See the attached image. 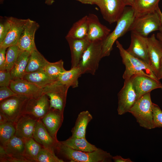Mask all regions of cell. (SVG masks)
I'll list each match as a JSON object with an SVG mask.
<instances>
[{
	"label": "cell",
	"instance_id": "cell-42",
	"mask_svg": "<svg viewBox=\"0 0 162 162\" xmlns=\"http://www.w3.org/2000/svg\"><path fill=\"white\" fill-rule=\"evenodd\" d=\"M112 160L115 162H132L129 158H124L120 156L116 155L112 157Z\"/></svg>",
	"mask_w": 162,
	"mask_h": 162
},
{
	"label": "cell",
	"instance_id": "cell-39",
	"mask_svg": "<svg viewBox=\"0 0 162 162\" xmlns=\"http://www.w3.org/2000/svg\"><path fill=\"white\" fill-rule=\"evenodd\" d=\"M12 80L10 71L0 70V86H9Z\"/></svg>",
	"mask_w": 162,
	"mask_h": 162
},
{
	"label": "cell",
	"instance_id": "cell-21",
	"mask_svg": "<svg viewBox=\"0 0 162 162\" xmlns=\"http://www.w3.org/2000/svg\"><path fill=\"white\" fill-rule=\"evenodd\" d=\"M63 112L54 109H50L47 113L40 119L51 136L58 140L57 134L62 125Z\"/></svg>",
	"mask_w": 162,
	"mask_h": 162
},
{
	"label": "cell",
	"instance_id": "cell-27",
	"mask_svg": "<svg viewBox=\"0 0 162 162\" xmlns=\"http://www.w3.org/2000/svg\"><path fill=\"white\" fill-rule=\"evenodd\" d=\"M31 53L22 51L10 71L12 80L22 79L26 74V68Z\"/></svg>",
	"mask_w": 162,
	"mask_h": 162
},
{
	"label": "cell",
	"instance_id": "cell-20",
	"mask_svg": "<svg viewBox=\"0 0 162 162\" xmlns=\"http://www.w3.org/2000/svg\"><path fill=\"white\" fill-rule=\"evenodd\" d=\"M38 119L24 114L16 123L15 135L22 139L32 137Z\"/></svg>",
	"mask_w": 162,
	"mask_h": 162
},
{
	"label": "cell",
	"instance_id": "cell-13",
	"mask_svg": "<svg viewBox=\"0 0 162 162\" xmlns=\"http://www.w3.org/2000/svg\"><path fill=\"white\" fill-rule=\"evenodd\" d=\"M147 38L131 32V43L126 50L131 55L143 61L150 65L148 54Z\"/></svg>",
	"mask_w": 162,
	"mask_h": 162
},
{
	"label": "cell",
	"instance_id": "cell-31",
	"mask_svg": "<svg viewBox=\"0 0 162 162\" xmlns=\"http://www.w3.org/2000/svg\"><path fill=\"white\" fill-rule=\"evenodd\" d=\"M60 142L73 149L82 152H92L98 148L89 142L86 137L76 138L71 136L66 140Z\"/></svg>",
	"mask_w": 162,
	"mask_h": 162
},
{
	"label": "cell",
	"instance_id": "cell-48",
	"mask_svg": "<svg viewBox=\"0 0 162 162\" xmlns=\"http://www.w3.org/2000/svg\"><path fill=\"white\" fill-rule=\"evenodd\" d=\"M156 11L160 17L161 26H162V13L159 7L157 9Z\"/></svg>",
	"mask_w": 162,
	"mask_h": 162
},
{
	"label": "cell",
	"instance_id": "cell-1",
	"mask_svg": "<svg viewBox=\"0 0 162 162\" xmlns=\"http://www.w3.org/2000/svg\"><path fill=\"white\" fill-rule=\"evenodd\" d=\"M116 42L122 63L125 66V70L122 76L123 79L129 80L133 76L142 75L159 80L148 64L129 54L118 40Z\"/></svg>",
	"mask_w": 162,
	"mask_h": 162
},
{
	"label": "cell",
	"instance_id": "cell-49",
	"mask_svg": "<svg viewBox=\"0 0 162 162\" xmlns=\"http://www.w3.org/2000/svg\"><path fill=\"white\" fill-rule=\"evenodd\" d=\"M54 0H46L45 3L48 5H51L54 2Z\"/></svg>",
	"mask_w": 162,
	"mask_h": 162
},
{
	"label": "cell",
	"instance_id": "cell-15",
	"mask_svg": "<svg viewBox=\"0 0 162 162\" xmlns=\"http://www.w3.org/2000/svg\"><path fill=\"white\" fill-rule=\"evenodd\" d=\"M88 28L87 39L90 42L104 40L110 33L111 30L100 22L93 14L88 15Z\"/></svg>",
	"mask_w": 162,
	"mask_h": 162
},
{
	"label": "cell",
	"instance_id": "cell-40",
	"mask_svg": "<svg viewBox=\"0 0 162 162\" xmlns=\"http://www.w3.org/2000/svg\"><path fill=\"white\" fill-rule=\"evenodd\" d=\"M18 94L14 92L9 86H3L0 87V101L10 97Z\"/></svg>",
	"mask_w": 162,
	"mask_h": 162
},
{
	"label": "cell",
	"instance_id": "cell-11",
	"mask_svg": "<svg viewBox=\"0 0 162 162\" xmlns=\"http://www.w3.org/2000/svg\"><path fill=\"white\" fill-rule=\"evenodd\" d=\"M39 25L36 21L29 19L25 25L22 33L16 44L22 51L31 53L36 49L34 38Z\"/></svg>",
	"mask_w": 162,
	"mask_h": 162
},
{
	"label": "cell",
	"instance_id": "cell-33",
	"mask_svg": "<svg viewBox=\"0 0 162 162\" xmlns=\"http://www.w3.org/2000/svg\"><path fill=\"white\" fill-rule=\"evenodd\" d=\"M16 123L8 121L0 124L1 145L4 146L15 135Z\"/></svg>",
	"mask_w": 162,
	"mask_h": 162
},
{
	"label": "cell",
	"instance_id": "cell-17",
	"mask_svg": "<svg viewBox=\"0 0 162 162\" xmlns=\"http://www.w3.org/2000/svg\"><path fill=\"white\" fill-rule=\"evenodd\" d=\"M9 87L16 94L29 98L37 97L43 93V89L23 79L12 80Z\"/></svg>",
	"mask_w": 162,
	"mask_h": 162
},
{
	"label": "cell",
	"instance_id": "cell-10",
	"mask_svg": "<svg viewBox=\"0 0 162 162\" xmlns=\"http://www.w3.org/2000/svg\"><path fill=\"white\" fill-rule=\"evenodd\" d=\"M118 115L129 112L137 100V96L130 79L124 80L123 87L118 94Z\"/></svg>",
	"mask_w": 162,
	"mask_h": 162
},
{
	"label": "cell",
	"instance_id": "cell-23",
	"mask_svg": "<svg viewBox=\"0 0 162 162\" xmlns=\"http://www.w3.org/2000/svg\"><path fill=\"white\" fill-rule=\"evenodd\" d=\"M8 154L20 160L22 162H30L26 157L23 139L14 136L3 146Z\"/></svg>",
	"mask_w": 162,
	"mask_h": 162
},
{
	"label": "cell",
	"instance_id": "cell-34",
	"mask_svg": "<svg viewBox=\"0 0 162 162\" xmlns=\"http://www.w3.org/2000/svg\"><path fill=\"white\" fill-rule=\"evenodd\" d=\"M44 71L53 80H57L60 75L66 70L64 67L62 59L54 62H49L45 67Z\"/></svg>",
	"mask_w": 162,
	"mask_h": 162
},
{
	"label": "cell",
	"instance_id": "cell-3",
	"mask_svg": "<svg viewBox=\"0 0 162 162\" xmlns=\"http://www.w3.org/2000/svg\"><path fill=\"white\" fill-rule=\"evenodd\" d=\"M57 150L71 162H111L112 157L101 148L92 152H85L73 149L60 142Z\"/></svg>",
	"mask_w": 162,
	"mask_h": 162
},
{
	"label": "cell",
	"instance_id": "cell-2",
	"mask_svg": "<svg viewBox=\"0 0 162 162\" xmlns=\"http://www.w3.org/2000/svg\"><path fill=\"white\" fill-rule=\"evenodd\" d=\"M135 16L131 6L125 7L121 16L117 22V25L113 31L103 41L102 57L109 56L112 50L113 46L117 39L129 31Z\"/></svg>",
	"mask_w": 162,
	"mask_h": 162
},
{
	"label": "cell",
	"instance_id": "cell-14",
	"mask_svg": "<svg viewBox=\"0 0 162 162\" xmlns=\"http://www.w3.org/2000/svg\"><path fill=\"white\" fill-rule=\"evenodd\" d=\"M137 96V100L144 94L157 88L162 89L159 80L146 76L134 75L130 79Z\"/></svg>",
	"mask_w": 162,
	"mask_h": 162
},
{
	"label": "cell",
	"instance_id": "cell-5",
	"mask_svg": "<svg viewBox=\"0 0 162 162\" xmlns=\"http://www.w3.org/2000/svg\"><path fill=\"white\" fill-rule=\"evenodd\" d=\"M102 41L90 42L84 51L78 66L82 74L94 75L98 69L102 57Z\"/></svg>",
	"mask_w": 162,
	"mask_h": 162
},
{
	"label": "cell",
	"instance_id": "cell-45",
	"mask_svg": "<svg viewBox=\"0 0 162 162\" xmlns=\"http://www.w3.org/2000/svg\"><path fill=\"white\" fill-rule=\"evenodd\" d=\"M134 0H122L126 6H132Z\"/></svg>",
	"mask_w": 162,
	"mask_h": 162
},
{
	"label": "cell",
	"instance_id": "cell-47",
	"mask_svg": "<svg viewBox=\"0 0 162 162\" xmlns=\"http://www.w3.org/2000/svg\"><path fill=\"white\" fill-rule=\"evenodd\" d=\"M156 38L159 41L162 45V32H160L157 33Z\"/></svg>",
	"mask_w": 162,
	"mask_h": 162
},
{
	"label": "cell",
	"instance_id": "cell-26",
	"mask_svg": "<svg viewBox=\"0 0 162 162\" xmlns=\"http://www.w3.org/2000/svg\"><path fill=\"white\" fill-rule=\"evenodd\" d=\"M88 28V15H86L74 23L65 37L77 39L86 38Z\"/></svg>",
	"mask_w": 162,
	"mask_h": 162
},
{
	"label": "cell",
	"instance_id": "cell-6",
	"mask_svg": "<svg viewBox=\"0 0 162 162\" xmlns=\"http://www.w3.org/2000/svg\"><path fill=\"white\" fill-rule=\"evenodd\" d=\"M30 98L17 94L6 99L0 103V113L9 121L16 123L24 114L27 103Z\"/></svg>",
	"mask_w": 162,
	"mask_h": 162
},
{
	"label": "cell",
	"instance_id": "cell-22",
	"mask_svg": "<svg viewBox=\"0 0 162 162\" xmlns=\"http://www.w3.org/2000/svg\"><path fill=\"white\" fill-rule=\"evenodd\" d=\"M65 38L70 51L71 68L77 67L90 42L87 38L77 39L65 37Z\"/></svg>",
	"mask_w": 162,
	"mask_h": 162
},
{
	"label": "cell",
	"instance_id": "cell-43",
	"mask_svg": "<svg viewBox=\"0 0 162 162\" xmlns=\"http://www.w3.org/2000/svg\"><path fill=\"white\" fill-rule=\"evenodd\" d=\"M157 77L159 80L162 79V58L161 60L159 69Z\"/></svg>",
	"mask_w": 162,
	"mask_h": 162
},
{
	"label": "cell",
	"instance_id": "cell-16",
	"mask_svg": "<svg viewBox=\"0 0 162 162\" xmlns=\"http://www.w3.org/2000/svg\"><path fill=\"white\" fill-rule=\"evenodd\" d=\"M33 138L43 148L54 152L57 150L59 142L51 136L40 119L37 121Z\"/></svg>",
	"mask_w": 162,
	"mask_h": 162
},
{
	"label": "cell",
	"instance_id": "cell-36",
	"mask_svg": "<svg viewBox=\"0 0 162 162\" xmlns=\"http://www.w3.org/2000/svg\"><path fill=\"white\" fill-rule=\"evenodd\" d=\"M38 162H63V160L58 158L55 152L42 147L38 155Z\"/></svg>",
	"mask_w": 162,
	"mask_h": 162
},
{
	"label": "cell",
	"instance_id": "cell-35",
	"mask_svg": "<svg viewBox=\"0 0 162 162\" xmlns=\"http://www.w3.org/2000/svg\"><path fill=\"white\" fill-rule=\"evenodd\" d=\"M6 51L5 70L10 71L16 62L21 51L16 45L8 48Z\"/></svg>",
	"mask_w": 162,
	"mask_h": 162
},
{
	"label": "cell",
	"instance_id": "cell-19",
	"mask_svg": "<svg viewBox=\"0 0 162 162\" xmlns=\"http://www.w3.org/2000/svg\"><path fill=\"white\" fill-rule=\"evenodd\" d=\"M11 26L8 32L3 41L0 44V47L7 48L16 44L27 21V19L10 17Z\"/></svg>",
	"mask_w": 162,
	"mask_h": 162
},
{
	"label": "cell",
	"instance_id": "cell-12",
	"mask_svg": "<svg viewBox=\"0 0 162 162\" xmlns=\"http://www.w3.org/2000/svg\"><path fill=\"white\" fill-rule=\"evenodd\" d=\"M50 103L48 96L44 93L35 98H30L26 106L24 114L38 119L44 117L50 110Z\"/></svg>",
	"mask_w": 162,
	"mask_h": 162
},
{
	"label": "cell",
	"instance_id": "cell-28",
	"mask_svg": "<svg viewBox=\"0 0 162 162\" xmlns=\"http://www.w3.org/2000/svg\"><path fill=\"white\" fill-rule=\"evenodd\" d=\"M22 79L42 89L56 81L52 79L44 70L26 73Z\"/></svg>",
	"mask_w": 162,
	"mask_h": 162
},
{
	"label": "cell",
	"instance_id": "cell-24",
	"mask_svg": "<svg viewBox=\"0 0 162 162\" xmlns=\"http://www.w3.org/2000/svg\"><path fill=\"white\" fill-rule=\"evenodd\" d=\"M92 118V115L88 110L80 112L71 130V136L76 138L86 137L87 126Z\"/></svg>",
	"mask_w": 162,
	"mask_h": 162
},
{
	"label": "cell",
	"instance_id": "cell-37",
	"mask_svg": "<svg viewBox=\"0 0 162 162\" xmlns=\"http://www.w3.org/2000/svg\"><path fill=\"white\" fill-rule=\"evenodd\" d=\"M2 19V18H1L0 22V44L5 38L11 26L10 17H6Z\"/></svg>",
	"mask_w": 162,
	"mask_h": 162
},
{
	"label": "cell",
	"instance_id": "cell-18",
	"mask_svg": "<svg viewBox=\"0 0 162 162\" xmlns=\"http://www.w3.org/2000/svg\"><path fill=\"white\" fill-rule=\"evenodd\" d=\"M147 43L150 66L157 77L162 58V45L154 34L147 38Z\"/></svg>",
	"mask_w": 162,
	"mask_h": 162
},
{
	"label": "cell",
	"instance_id": "cell-25",
	"mask_svg": "<svg viewBox=\"0 0 162 162\" xmlns=\"http://www.w3.org/2000/svg\"><path fill=\"white\" fill-rule=\"evenodd\" d=\"M160 0H134L131 6L135 17L154 12L159 8Z\"/></svg>",
	"mask_w": 162,
	"mask_h": 162
},
{
	"label": "cell",
	"instance_id": "cell-44",
	"mask_svg": "<svg viewBox=\"0 0 162 162\" xmlns=\"http://www.w3.org/2000/svg\"><path fill=\"white\" fill-rule=\"evenodd\" d=\"M84 4H94L95 0H76Z\"/></svg>",
	"mask_w": 162,
	"mask_h": 162
},
{
	"label": "cell",
	"instance_id": "cell-50",
	"mask_svg": "<svg viewBox=\"0 0 162 162\" xmlns=\"http://www.w3.org/2000/svg\"><path fill=\"white\" fill-rule=\"evenodd\" d=\"M159 31L160 32H162V26H161L160 28Z\"/></svg>",
	"mask_w": 162,
	"mask_h": 162
},
{
	"label": "cell",
	"instance_id": "cell-8",
	"mask_svg": "<svg viewBox=\"0 0 162 162\" xmlns=\"http://www.w3.org/2000/svg\"><path fill=\"white\" fill-rule=\"evenodd\" d=\"M69 87L57 80L43 88V93L49 98L50 109H54L64 112Z\"/></svg>",
	"mask_w": 162,
	"mask_h": 162
},
{
	"label": "cell",
	"instance_id": "cell-51",
	"mask_svg": "<svg viewBox=\"0 0 162 162\" xmlns=\"http://www.w3.org/2000/svg\"><path fill=\"white\" fill-rule=\"evenodd\" d=\"M4 0H0V3H2L3 2V1H4Z\"/></svg>",
	"mask_w": 162,
	"mask_h": 162
},
{
	"label": "cell",
	"instance_id": "cell-38",
	"mask_svg": "<svg viewBox=\"0 0 162 162\" xmlns=\"http://www.w3.org/2000/svg\"><path fill=\"white\" fill-rule=\"evenodd\" d=\"M152 112L155 128H162V110L158 105L154 103Z\"/></svg>",
	"mask_w": 162,
	"mask_h": 162
},
{
	"label": "cell",
	"instance_id": "cell-4",
	"mask_svg": "<svg viewBox=\"0 0 162 162\" xmlns=\"http://www.w3.org/2000/svg\"><path fill=\"white\" fill-rule=\"evenodd\" d=\"M153 104L151 92H149L139 98L129 112L135 117L141 127L147 129L155 128L152 112Z\"/></svg>",
	"mask_w": 162,
	"mask_h": 162
},
{
	"label": "cell",
	"instance_id": "cell-29",
	"mask_svg": "<svg viewBox=\"0 0 162 162\" xmlns=\"http://www.w3.org/2000/svg\"><path fill=\"white\" fill-rule=\"evenodd\" d=\"M49 62L36 49L31 53L26 68V73L44 70Z\"/></svg>",
	"mask_w": 162,
	"mask_h": 162
},
{
	"label": "cell",
	"instance_id": "cell-7",
	"mask_svg": "<svg viewBox=\"0 0 162 162\" xmlns=\"http://www.w3.org/2000/svg\"><path fill=\"white\" fill-rule=\"evenodd\" d=\"M161 26L159 15L156 11L135 17L129 31L147 37L151 32L159 30Z\"/></svg>",
	"mask_w": 162,
	"mask_h": 162
},
{
	"label": "cell",
	"instance_id": "cell-41",
	"mask_svg": "<svg viewBox=\"0 0 162 162\" xmlns=\"http://www.w3.org/2000/svg\"><path fill=\"white\" fill-rule=\"evenodd\" d=\"M7 49L0 47V70H4L6 69Z\"/></svg>",
	"mask_w": 162,
	"mask_h": 162
},
{
	"label": "cell",
	"instance_id": "cell-32",
	"mask_svg": "<svg viewBox=\"0 0 162 162\" xmlns=\"http://www.w3.org/2000/svg\"><path fill=\"white\" fill-rule=\"evenodd\" d=\"M24 143L26 158L30 162H37V158L42 148L32 137L22 139Z\"/></svg>",
	"mask_w": 162,
	"mask_h": 162
},
{
	"label": "cell",
	"instance_id": "cell-46",
	"mask_svg": "<svg viewBox=\"0 0 162 162\" xmlns=\"http://www.w3.org/2000/svg\"><path fill=\"white\" fill-rule=\"evenodd\" d=\"M8 121L5 117L0 113V124L4 123Z\"/></svg>",
	"mask_w": 162,
	"mask_h": 162
},
{
	"label": "cell",
	"instance_id": "cell-30",
	"mask_svg": "<svg viewBox=\"0 0 162 162\" xmlns=\"http://www.w3.org/2000/svg\"><path fill=\"white\" fill-rule=\"evenodd\" d=\"M82 74L78 66L71 68L68 70L63 72L57 80L60 83L72 88L78 86V78Z\"/></svg>",
	"mask_w": 162,
	"mask_h": 162
},
{
	"label": "cell",
	"instance_id": "cell-9",
	"mask_svg": "<svg viewBox=\"0 0 162 162\" xmlns=\"http://www.w3.org/2000/svg\"><path fill=\"white\" fill-rule=\"evenodd\" d=\"M104 19L110 24L117 22L123 14L126 6L122 0H95Z\"/></svg>",
	"mask_w": 162,
	"mask_h": 162
}]
</instances>
